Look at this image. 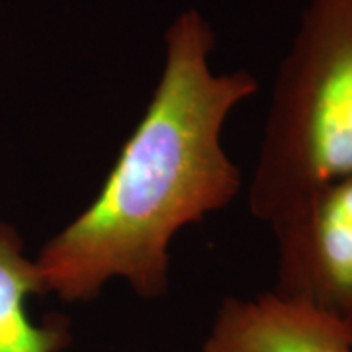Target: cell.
Masks as SVG:
<instances>
[{
  "label": "cell",
  "mask_w": 352,
  "mask_h": 352,
  "mask_svg": "<svg viewBox=\"0 0 352 352\" xmlns=\"http://www.w3.org/2000/svg\"><path fill=\"white\" fill-rule=\"evenodd\" d=\"M163 43L151 100L98 194L34 258L45 296L90 302L122 280L143 300L164 298L173 239L243 188L221 133L258 80L243 69L215 73L214 28L196 8L176 16Z\"/></svg>",
  "instance_id": "cell-1"
},
{
  "label": "cell",
  "mask_w": 352,
  "mask_h": 352,
  "mask_svg": "<svg viewBox=\"0 0 352 352\" xmlns=\"http://www.w3.org/2000/svg\"><path fill=\"white\" fill-rule=\"evenodd\" d=\"M352 176V0H307L278 67L247 204L270 227Z\"/></svg>",
  "instance_id": "cell-2"
},
{
  "label": "cell",
  "mask_w": 352,
  "mask_h": 352,
  "mask_svg": "<svg viewBox=\"0 0 352 352\" xmlns=\"http://www.w3.org/2000/svg\"><path fill=\"white\" fill-rule=\"evenodd\" d=\"M274 294L309 303L352 335V176L329 182L270 226Z\"/></svg>",
  "instance_id": "cell-3"
},
{
  "label": "cell",
  "mask_w": 352,
  "mask_h": 352,
  "mask_svg": "<svg viewBox=\"0 0 352 352\" xmlns=\"http://www.w3.org/2000/svg\"><path fill=\"white\" fill-rule=\"evenodd\" d=\"M198 352H352V335L314 305L274 292L229 296Z\"/></svg>",
  "instance_id": "cell-4"
},
{
  "label": "cell",
  "mask_w": 352,
  "mask_h": 352,
  "mask_svg": "<svg viewBox=\"0 0 352 352\" xmlns=\"http://www.w3.org/2000/svg\"><path fill=\"white\" fill-rule=\"evenodd\" d=\"M45 296L36 261L25 254L20 231L0 221V352H65L73 342L71 323L50 315L38 323L28 309Z\"/></svg>",
  "instance_id": "cell-5"
}]
</instances>
